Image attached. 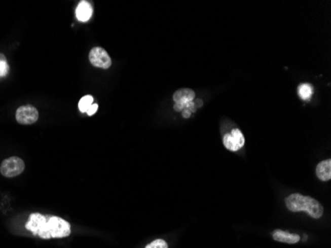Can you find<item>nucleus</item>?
<instances>
[{"instance_id":"1","label":"nucleus","mask_w":331,"mask_h":248,"mask_svg":"<svg viewBox=\"0 0 331 248\" xmlns=\"http://www.w3.org/2000/svg\"><path fill=\"white\" fill-rule=\"evenodd\" d=\"M286 205L290 211H306L312 219H319L323 215V207L319 202L301 194L289 195L286 199Z\"/></svg>"},{"instance_id":"2","label":"nucleus","mask_w":331,"mask_h":248,"mask_svg":"<svg viewBox=\"0 0 331 248\" xmlns=\"http://www.w3.org/2000/svg\"><path fill=\"white\" fill-rule=\"evenodd\" d=\"M25 227L33 234L39 235L41 238L44 239L52 238L48 227V219L41 214H32L29 217V220Z\"/></svg>"},{"instance_id":"3","label":"nucleus","mask_w":331,"mask_h":248,"mask_svg":"<svg viewBox=\"0 0 331 248\" xmlns=\"http://www.w3.org/2000/svg\"><path fill=\"white\" fill-rule=\"evenodd\" d=\"M25 163L22 159L16 156L5 159L0 166V173L5 178H14L24 172Z\"/></svg>"},{"instance_id":"4","label":"nucleus","mask_w":331,"mask_h":248,"mask_svg":"<svg viewBox=\"0 0 331 248\" xmlns=\"http://www.w3.org/2000/svg\"><path fill=\"white\" fill-rule=\"evenodd\" d=\"M48 227L52 238H64L70 234L69 224L59 217L48 219Z\"/></svg>"},{"instance_id":"5","label":"nucleus","mask_w":331,"mask_h":248,"mask_svg":"<svg viewBox=\"0 0 331 248\" xmlns=\"http://www.w3.org/2000/svg\"><path fill=\"white\" fill-rule=\"evenodd\" d=\"M89 62L95 68H111L112 61L107 52L100 47H94L89 53Z\"/></svg>"},{"instance_id":"6","label":"nucleus","mask_w":331,"mask_h":248,"mask_svg":"<svg viewBox=\"0 0 331 248\" xmlns=\"http://www.w3.org/2000/svg\"><path fill=\"white\" fill-rule=\"evenodd\" d=\"M223 144L226 149L232 152H236L244 146L245 138L242 132L239 129L235 128L230 133H226L223 136Z\"/></svg>"},{"instance_id":"7","label":"nucleus","mask_w":331,"mask_h":248,"mask_svg":"<svg viewBox=\"0 0 331 248\" xmlns=\"http://www.w3.org/2000/svg\"><path fill=\"white\" fill-rule=\"evenodd\" d=\"M39 113L36 108L32 105H23L16 112V120L23 125H30L37 122Z\"/></svg>"},{"instance_id":"8","label":"nucleus","mask_w":331,"mask_h":248,"mask_svg":"<svg viewBox=\"0 0 331 248\" xmlns=\"http://www.w3.org/2000/svg\"><path fill=\"white\" fill-rule=\"evenodd\" d=\"M195 96H196L195 91L191 89H179L173 95L175 102L183 108H186V105L189 102L193 101Z\"/></svg>"},{"instance_id":"9","label":"nucleus","mask_w":331,"mask_h":248,"mask_svg":"<svg viewBox=\"0 0 331 248\" xmlns=\"http://www.w3.org/2000/svg\"><path fill=\"white\" fill-rule=\"evenodd\" d=\"M272 236L278 242L288 243V244H293V243H297V242H299L301 240L300 235L289 233V232L281 230V229H277V230L273 231Z\"/></svg>"},{"instance_id":"10","label":"nucleus","mask_w":331,"mask_h":248,"mask_svg":"<svg viewBox=\"0 0 331 248\" xmlns=\"http://www.w3.org/2000/svg\"><path fill=\"white\" fill-rule=\"evenodd\" d=\"M316 176L322 182H326L331 179V160L327 159L321 161L316 166Z\"/></svg>"},{"instance_id":"11","label":"nucleus","mask_w":331,"mask_h":248,"mask_svg":"<svg viewBox=\"0 0 331 248\" xmlns=\"http://www.w3.org/2000/svg\"><path fill=\"white\" fill-rule=\"evenodd\" d=\"M77 18L82 22L89 21L92 15V7L87 1H82L76 10Z\"/></svg>"},{"instance_id":"12","label":"nucleus","mask_w":331,"mask_h":248,"mask_svg":"<svg viewBox=\"0 0 331 248\" xmlns=\"http://www.w3.org/2000/svg\"><path fill=\"white\" fill-rule=\"evenodd\" d=\"M298 91L303 99H309L312 94V87L309 84H302L299 86Z\"/></svg>"},{"instance_id":"13","label":"nucleus","mask_w":331,"mask_h":248,"mask_svg":"<svg viewBox=\"0 0 331 248\" xmlns=\"http://www.w3.org/2000/svg\"><path fill=\"white\" fill-rule=\"evenodd\" d=\"M93 97L91 95H85L79 102V109L82 113H87L89 108L92 105Z\"/></svg>"},{"instance_id":"14","label":"nucleus","mask_w":331,"mask_h":248,"mask_svg":"<svg viewBox=\"0 0 331 248\" xmlns=\"http://www.w3.org/2000/svg\"><path fill=\"white\" fill-rule=\"evenodd\" d=\"M145 248H169V246H168L167 241H165L163 239H156L151 243H149Z\"/></svg>"},{"instance_id":"15","label":"nucleus","mask_w":331,"mask_h":248,"mask_svg":"<svg viewBox=\"0 0 331 248\" xmlns=\"http://www.w3.org/2000/svg\"><path fill=\"white\" fill-rule=\"evenodd\" d=\"M9 70V66L6 60L0 62V77H5Z\"/></svg>"},{"instance_id":"16","label":"nucleus","mask_w":331,"mask_h":248,"mask_svg":"<svg viewBox=\"0 0 331 248\" xmlns=\"http://www.w3.org/2000/svg\"><path fill=\"white\" fill-rule=\"evenodd\" d=\"M97 110H98V105L95 103V104H92V105L89 108V111L87 112V113H88V115L91 116V115H93L94 113L97 112Z\"/></svg>"},{"instance_id":"17","label":"nucleus","mask_w":331,"mask_h":248,"mask_svg":"<svg viewBox=\"0 0 331 248\" xmlns=\"http://www.w3.org/2000/svg\"><path fill=\"white\" fill-rule=\"evenodd\" d=\"M182 116H183L185 118H189V117L191 116V112H190L189 110H187V111H185V112L182 113Z\"/></svg>"},{"instance_id":"18","label":"nucleus","mask_w":331,"mask_h":248,"mask_svg":"<svg viewBox=\"0 0 331 248\" xmlns=\"http://www.w3.org/2000/svg\"><path fill=\"white\" fill-rule=\"evenodd\" d=\"M4 60H6L5 56H4L3 54H1V53H0V62H1V61H4Z\"/></svg>"}]
</instances>
